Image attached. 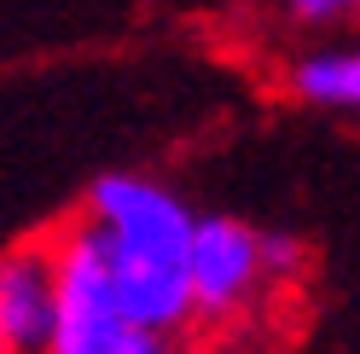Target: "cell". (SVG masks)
Segmentation results:
<instances>
[{
    "label": "cell",
    "mask_w": 360,
    "mask_h": 354,
    "mask_svg": "<svg viewBox=\"0 0 360 354\" xmlns=\"http://www.w3.org/2000/svg\"><path fill=\"white\" fill-rule=\"evenodd\" d=\"M186 279H192V320H204V325L233 320L267 279L262 232L244 227L238 215H198Z\"/></svg>",
    "instance_id": "3957f363"
},
{
    "label": "cell",
    "mask_w": 360,
    "mask_h": 354,
    "mask_svg": "<svg viewBox=\"0 0 360 354\" xmlns=\"http://www.w3.org/2000/svg\"><path fill=\"white\" fill-rule=\"evenodd\" d=\"M279 12L302 29H326V24H349L360 18V0H279Z\"/></svg>",
    "instance_id": "8992f818"
},
{
    "label": "cell",
    "mask_w": 360,
    "mask_h": 354,
    "mask_svg": "<svg viewBox=\"0 0 360 354\" xmlns=\"http://www.w3.org/2000/svg\"><path fill=\"white\" fill-rule=\"evenodd\" d=\"M290 93L314 110H360V41L302 53L290 64Z\"/></svg>",
    "instance_id": "5b68a950"
},
{
    "label": "cell",
    "mask_w": 360,
    "mask_h": 354,
    "mask_svg": "<svg viewBox=\"0 0 360 354\" xmlns=\"http://www.w3.org/2000/svg\"><path fill=\"white\" fill-rule=\"evenodd\" d=\"M262 261H267V279H290V273H302L308 250H302L297 232H274V227H267L262 232Z\"/></svg>",
    "instance_id": "52a82bcc"
},
{
    "label": "cell",
    "mask_w": 360,
    "mask_h": 354,
    "mask_svg": "<svg viewBox=\"0 0 360 354\" xmlns=\"http://www.w3.org/2000/svg\"><path fill=\"white\" fill-rule=\"evenodd\" d=\"M82 215L99 227L110 279L128 320L151 337H174L192 325V232L198 215L151 174H99L82 197Z\"/></svg>",
    "instance_id": "6da1fadb"
},
{
    "label": "cell",
    "mask_w": 360,
    "mask_h": 354,
    "mask_svg": "<svg viewBox=\"0 0 360 354\" xmlns=\"http://www.w3.org/2000/svg\"><path fill=\"white\" fill-rule=\"evenodd\" d=\"M53 244H58V337H53V354H128L140 343V325L128 320V308L117 296L99 227L87 215H76L53 232Z\"/></svg>",
    "instance_id": "7a4b0ae2"
},
{
    "label": "cell",
    "mask_w": 360,
    "mask_h": 354,
    "mask_svg": "<svg viewBox=\"0 0 360 354\" xmlns=\"http://www.w3.org/2000/svg\"><path fill=\"white\" fill-rule=\"evenodd\" d=\"M58 337V244L24 238L0 250V354H53Z\"/></svg>",
    "instance_id": "277c9868"
},
{
    "label": "cell",
    "mask_w": 360,
    "mask_h": 354,
    "mask_svg": "<svg viewBox=\"0 0 360 354\" xmlns=\"http://www.w3.org/2000/svg\"><path fill=\"white\" fill-rule=\"evenodd\" d=\"M128 354H186L174 337H151V331H140V343H134Z\"/></svg>",
    "instance_id": "ba28073f"
}]
</instances>
